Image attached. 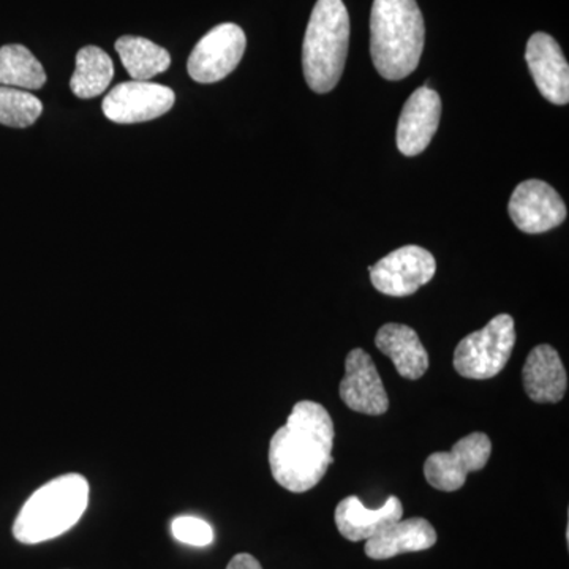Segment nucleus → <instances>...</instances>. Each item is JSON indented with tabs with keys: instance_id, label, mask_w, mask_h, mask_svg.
<instances>
[{
	"instance_id": "1",
	"label": "nucleus",
	"mask_w": 569,
	"mask_h": 569,
	"mask_svg": "<svg viewBox=\"0 0 569 569\" xmlns=\"http://www.w3.org/2000/svg\"><path fill=\"white\" fill-rule=\"evenodd\" d=\"M336 430L320 403H296L269 443V467L277 485L293 493L316 488L332 463Z\"/></svg>"
},
{
	"instance_id": "2",
	"label": "nucleus",
	"mask_w": 569,
	"mask_h": 569,
	"mask_svg": "<svg viewBox=\"0 0 569 569\" xmlns=\"http://www.w3.org/2000/svg\"><path fill=\"white\" fill-rule=\"evenodd\" d=\"M425 18L417 0H373L370 54L378 73L399 81L418 69L425 50Z\"/></svg>"
},
{
	"instance_id": "3",
	"label": "nucleus",
	"mask_w": 569,
	"mask_h": 569,
	"mask_svg": "<svg viewBox=\"0 0 569 569\" xmlns=\"http://www.w3.org/2000/svg\"><path fill=\"white\" fill-rule=\"evenodd\" d=\"M89 482L80 473L62 475L29 497L13 523V537L22 545H39L61 537L84 515Z\"/></svg>"
},
{
	"instance_id": "4",
	"label": "nucleus",
	"mask_w": 569,
	"mask_h": 569,
	"mask_svg": "<svg viewBox=\"0 0 569 569\" xmlns=\"http://www.w3.org/2000/svg\"><path fill=\"white\" fill-rule=\"evenodd\" d=\"M350 43V17L342 0H318L302 44V69L307 84L328 93L339 84Z\"/></svg>"
},
{
	"instance_id": "5",
	"label": "nucleus",
	"mask_w": 569,
	"mask_h": 569,
	"mask_svg": "<svg viewBox=\"0 0 569 569\" xmlns=\"http://www.w3.org/2000/svg\"><path fill=\"white\" fill-rule=\"evenodd\" d=\"M515 346V320L508 313H500L485 328L460 340L452 365L460 377L489 380L507 367Z\"/></svg>"
},
{
	"instance_id": "6",
	"label": "nucleus",
	"mask_w": 569,
	"mask_h": 569,
	"mask_svg": "<svg viewBox=\"0 0 569 569\" xmlns=\"http://www.w3.org/2000/svg\"><path fill=\"white\" fill-rule=\"evenodd\" d=\"M370 282L380 293L392 298L415 295L433 279L437 261L429 250L419 246H406L370 266Z\"/></svg>"
},
{
	"instance_id": "7",
	"label": "nucleus",
	"mask_w": 569,
	"mask_h": 569,
	"mask_svg": "<svg viewBox=\"0 0 569 569\" xmlns=\"http://www.w3.org/2000/svg\"><path fill=\"white\" fill-rule=\"evenodd\" d=\"M246 47V33L238 24L217 26L193 48L187 62L190 78L201 84L222 81L239 66Z\"/></svg>"
},
{
	"instance_id": "8",
	"label": "nucleus",
	"mask_w": 569,
	"mask_h": 569,
	"mask_svg": "<svg viewBox=\"0 0 569 569\" xmlns=\"http://www.w3.org/2000/svg\"><path fill=\"white\" fill-rule=\"evenodd\" d=\"M492 455L490 438L473 432L460 438L448 452H433L425 462V477L433 489L456 492L466 486L467 477L488 466Z\"/></svg>"
},
{
	"instance_id": "9",
	"label": "nucleus",
	"mask_w": 569,
	"mask_h": 569,
	"mask_svg": "<svg viewBox=\"0 0 569 569\" xmlns=\"http://www.w3.org/2000/svg\"><path fill=\"white\" fill-rule=\"evenodd\" d=\"M509 217L520 231L541 234L567 220V204L548 182L529 179L520 182L508 206Z\"/></svg>"
},
{
	"instance_id": "10",
	"label": "nucleus",
	"mask_w": 569,
	"mask_h": 569,
	"mask_svg": "<svg viewBox=\"0 0 569 569\" xmlns=\"http://www.w3.org/2000/svg\"><path fill=\"white\" fill-rule=\"evenodd\" d=\"M174 92L149 81H129L116 86L103 100V112L116 123L148 122L173 108Z\"/></svg>"
},
{
	"instance_id": "11",
	"label": "nucleus",
	"mask_w": 569,
	"mask_h": 569,
	"mask_svg": "<svg viewBox=\"0 0 569 569\" xmlns=\"http://www.w3.org/2000/svg\"><path fill=\"white\" fill-rule=\"evenodd\" d=\"M339 395L350 410L369 417H380L389 408L387 389L376 362L361 348L347 355L346 377L340 381Z\"/></svg>"
},
{
	"instance_id": "12",
	"label": "nucleus",
	"mask_w": 569,
	"mask_h": 569,
	"mask_svg": "<svg viewBox=\"0 0 569 569\" xmlns=\"http://www.w3.org/2000/svg\"><path fill=\"white\" fill-rule=\"evenodd\" d=\"M526 61L538 91L553 104L569 102V66L553 37L537 32L527 43Z\"/></svg>"
},
{
	"instance_id": "13",
	"label": "nucleus",
	"mask_w": 569,
	"mask_h": 569,
	"mask_svg": "<svg viewBox=\"0 0 569 569\" xmlns=\"http://www.w3.org/2000/svg\"><path fill=\"white\" fill-rule=\"evenodd\" d=\"M441 100L437 91L422 86L403 104L397 123V148L407 157L425 152L440 123Z\"/></svg>"
},
{
	"instance_id": "14",
	"label": "nucleus",
	"mask_w": 569,
	"mask_h": 569,
	"mask_svg": "<svg viewBox=\"0 0 569 569\" xmlns=\"http://www.w3.org/2000/svg\"><path fill=\"white\" fill-rule=\"evenodd\" d=\"M403 507L399 498L389 497L378 509H367L358 497H347L337 505L335 520L340 535L348 541H367L378 531L402 519Z\"/></svg>"
},
{
	"instance_id": "15",
	"label": "nucleus",
	"mask_w": 569,
	"mask_h": 569,
	"mask_svg": "<svg viewBox=\"0 0 569 569\" xmlns=\"http://www.w3.org/2000/svg\"><path fill=\"white\" fill-rule=\"evenodd\" d=\"M523 389L537 403H557L568 389V376L556 348L535 347L522 369Z\"/></svg>"
},
{
	"instance_id": "16",
	"label": "nucleus",
	"mask_w": 569,
	"mask_h": 569,
	"mask_svg": "<svg viewBox=\"0 0 569 569\" xmlns=\"http://www.w3.org/2000/svg\"><path fill=\"white\" fill-rule=\"evenodd\" d=\"M437 531L429 520H397L387 529L367 539L366 556L372 560H389L402 553L421 552L437 545Z\"/></svg>"
},
{
	"instance_id": "17",
	"label": "nucleus",
	"mask_w": 569,
	"mask_h": 569,
	"mask_svg": "<svg viewBox=\"0 0 569 569\" xmlns=\"http://www.w3.org/2000/svg\"><path fill=\"white\" fill-rule=\"evenodd\" d=\"M378 350L391 359L397 373L406 380H419L429 369V355L415 329L410 326L388 323L377 332Z\"/></svg>"
},
{
	"instance_id": "18",
	"label": "nucleus",
	"mask_w": 569,
	"mask_h": 569,
	"mask_svg": "<svg viewBox=\"0 0 569 569\" xmlns=\"http://www.w3.org/2000/svg\"><path fill=\"white\" fill-rule=\"evenodd\" d=\"M116 51L133 81H149L171 66L170 52L142 37H121L116 41Z\"/></svg>"
},
{
	"instance_id": "19",
	"label": "nucleus",
	"mask_w": 569,
	"mask_h": 569,
	"mask_svg": "<svg viewBox=\"0 0 569 569\" xmlns=\"http://www.w3.org/2000/svg\"><path fill=\"white\" fill-rule=\"evenodd\" d=\"M114 77L110 56L99 47H84L78 51L77 69L70 89L78 99L89 100L102 96Z\"/></svg>"
},
{
	"instance_id": "20",
	"label": "nucleus",
	"mask_w": 569,
	"mask_h": 569,
	"mask_svg": "<svg viewBox=\"0 0 569 569\" xmlns=\"http://www.w3.org/2000/svg\"><path fill=\"white\" fill-rule=\"evenodd\" d=\"M47 82V73L28 48L22 44H6L0 48V86L37 91Z\"/></svg>"
},
{
	"instance_id": "21",
	"label": "nucleus",
	"mask_w": 569,
	"mask_h": 569,
	"mask_svg": "<svg viewBox=\"0 0 569 569\" xmlns=\"http://www.w3.org/2000/svg\"><path fill=\"white\" fill-rule=\"evenodd\" d=\"M43 111L36 96L22 89L0 86V123L13 129L31 127Z\"/></svg>"
},
{
	"instance_id": "22",
	"label": "nucleus",
	"mask_w": 569,
	"mask_h": 569,
	"mask_svg": "<svg viewBox=\"0 0 569 569\" xmlns=\"http://www.w3.org/2000/svg\"><path fill=\"white\" fill-rule=\"evenodd\" d=\"M171 531H173L174 538L183 545L209 546L213 539L212 527L203 519L190 518V516H183L178 518L171 523Z\"/></svg>"
},
{
	"instance_id": "23",
	"label": "nucleus",
	"mask_w": 569,
	"mask_h": 569,
	"mask_svg": "<svg viewBox=\"0 0 569 569\" xmlns=\"http://www.w3.org/2000/svg\"><path fill=\"white\" fill-rule=\"evenodd\" d=\"M227 569H263L260 561L254 559L250 553H238L228 563Z\"/></svg>"
}]
</instances>
